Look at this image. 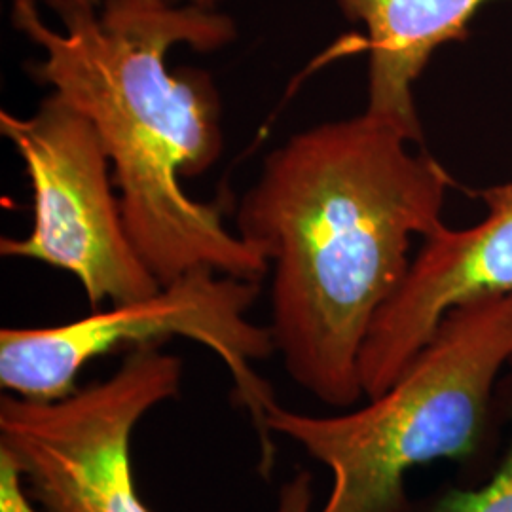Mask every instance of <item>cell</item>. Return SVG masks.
<instances>
[{"instance_id":"1","label":"cell","mask_w":512,"mask_h":512,"mask_svg":"<svg viewBox=\"0 0 512 512\" xmlns=\"http://www.w3.org/2000/svg\"><path fill=\"white\" fill-rule=\"evenodd\" d=\"M363 112L274 148L238 207V234L272 270V336L291 380L349 408L365 395L368 330L410 268V245L442 228L444 167Z\"/></svg>"},{"instance_id":"2","label":"cell","mask_w":512,"mask_h":512,"mask_svg":"<svg viewBox=\"0 0 512 512\" xmlns=\"http://www.w3.org/2000/svg\"><path fill=\"white\" fill-rule=\"evenodd\" d=\"M12 23L42 52L29 73L92 120L109 152L129 238L160 285L194 270L262 281L268 258L224 224L219 203L184 190V177L209 171L224 150L219 90L202 69L167 65L179 44L215 52L234 42V19L169 2L54 29L37 2L14 0Z\"/></svg>"},{"instance_id":"3","label":"cell","mask_w":512,"mask_h":512,"mask_svg":"<svg viewBox=\"0 0 512 512\" xmlns=\"http://www.w3.org/2000/svg\"><path fill=\"white\" fill-rule=\"evenodd\" d=\"M512 357V294L450 311L403 374L370 404L311 416L274 404L272 435L329 467L321 512H406L404 478L435 459H463L480 444L492 387Z\"/></svg>"},{"instance_id":"4","label":"cell","mask_w":512,"mask_h":512,"mask_svg":"<svg viewBox=\"0 0 512 512\" xmlns=\"http://www.w3.org/2000/svg\"><path fill=\"white\" fill-rule=\"evenodd\" d=\"M260 294V281L213 270H194L139 300L95 310L71 323L38 329L0 330V385L29 401H57L74 393L80 370L118 349L160 346L186 338L211 349L234 382V397L253 418L260 442V469L270 475L275 444L268 410L277 404L274 387L256 365L275 351L270 327L247 313Z\"/></svg>"},{"instance_id":"5","label":"cell","mask_w":512,"mask_h":512,"mask_svg":"<svg viewBox=\"0 0 512 512\" xmlns=\"http://www.w3.org/2000/svg\"><path fill=\"white\" fill-rule=\"evenodd\" d=\"M33 192L25 238H2L0 255L74 275L93 310L156 293L162 285L129 238L109 152L92 120L50 92L29 116L0 112Z\"/></svg>"},{"instance_id":"6","label":"cell","mask_w":512,"mask_h":512,"mask_svg":"<svg viewBox=\"0 0 512 512\" xmlns=\"http://www.w3.org/2000/svg\"><path fill=\"white\" fill-rule=\"evenodd\" d=\"M181 382L183 361L147 346L63 399L2 395L0 458L44 512H150L135 488L131 435Z\"/></svg>"},{"instance_id":"7","label":"cell","mask_w":512,"mask_h":512,"mask_svg":"<svg viewBox=\"0 0 512 512\" xmlns=\"http://www.w3.org/2000/svg\"><path fill=\"white\" fill-rule=\"evenodd\" d=\"M478 196L488 217L475 228L442 226L423 239L403 283L376 315L359 361L368 399L393 385L450 311L512 294V183Z\"/></svg>"},{"instance_id":"8","label":"cell","mask_w":512,"mask_h":512,"mask_svg":"<svg viewBox=\"0 0 512 512\" xmlns=\"http://www.w3.org/2000/svg\"><path fill=\"white\" fill-rule=\"evenodd\" d=\"M488 0H338L368 33V105L365 112L423 141L414 84L442 44L469 37V23Z\"/></svg>"},{"instance_id":"9","label":"cell","mask_w":512,"mask_h":512,"mask_svg":"<svg viewBox=\"0 0 512 512\" xmlns=\"http://www.w3.org/2000/svg\"><path fill=\"white\" fill-rule=\"evenodd\" d=\"M427 512H512V444L494 478L475 492H450Z\"/></svg>"},{"instance_id":"10","label":"cell","mask_w":512,"mask_h":512,"mask_svg":"<svg viewBox=\"0 0 512 512\" xmlns=\"http://www.w3.org/2000/svg\"><path fill=\"white\" fill-rule=\"evenodd\" d=\"M313 476L310 471L294 473L279 490L274 512H311Z\"/></svg>"},{"instance_id":"11","label":"cell","mask_w":512,"mask_h":512,"mask_svg":"<svg viewBox=\"0 0 512 512\" xmlns=\"http://www.w3.org/2000/svg\"><path fill=\"white\" fill-rule=\"evenodd\" d=\"M37 4H46L54 10L63 25H71L80 19L101 16L107 0H33Z\"/></svg>"},{"instance_id":"12","label":"cell","mask_w":512,"mask_h":512,"mask_svg":"<svg viewBox=\"0 0 512 512\" xmlns=\"http://www.w3.org/2000/svg\"><path fill=\"white\" fill-rule=\"evenodd\" d=\"M169 4L167 0H107L101 14H137Z\"/></svg>"},{"instance_id":"13","label":"cell","mask_w":512,"mask_h":512,"mask_svg":"<svg viewBox=\"0 0 512 512\" xmlns=\"http://www.w3.org/2000/svg\"><path fill=\"white\" fill-rule=\"evenodd\" d=\"M0 495H2V499H0L2 512H35L31 509L29 501L25 499L23 488L14 480L2 484Z\"/></svg>"},{"instance_id":"14","label":"cell","mask_w":512,"mask_h":512,"mask_svg":"<svg viewBox=\"0 0 512 512\" xmlns=\"http://www.w3.org/2000/svg\"><path fill=\"white\" fill-rule=\"evenodd\" d=\"M171 4H192V6H202V8H215L213 0H167Z\"/></svg>"},{"instance_id":"15","label":"cell","mask_w":512,"mask_h":512,"mask_svg":"<svg viewBox=\"0 0 512 512\" xmlns=\"http://www.w3.org/2000/svg\"><path fill=\"white\" fill-rule=\"evenodd\" d=\"M220 0H213V4H215V6H217V4H219Z\"/></svg>"}]
</instances>
